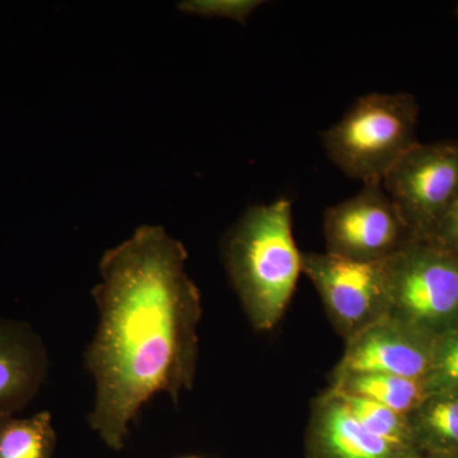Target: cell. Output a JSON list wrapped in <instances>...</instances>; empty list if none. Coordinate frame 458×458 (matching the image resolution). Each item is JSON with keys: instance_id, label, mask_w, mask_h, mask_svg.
Masks as SVG:
<instances>
[{"instance_id": "1", "label": "cell", "mask_w": 458, "mask_h": 458, "mask_svg": "<svg viewBox=\"0 0 458 458\" xmlns=\"http://www.w3.org/2000/svg\"><path fill=\"white\" fill-rule=\"evenodd\" d=\"M188 251L161 225H141L99 260L95 336L83 354L95 378L90 429L122 451L131 424L158 394L174 403L194 387L201 294L186 273Z\"/></svg>"}, {"instance_id": "2", "label": "cell", "mask_w": 458, "mask_h": 458, "mask_svg": "<svg viewBox=\"0 0 458 458\" xmlns=\"http://www.w3.org/2000/svg\"><path fill=\"white\" fill-rule=\"evenodd\" d=\"M222 260L243 312L259 333L273 330L302 273L288 199L249 208L228 229Z\"/></svg>"}, {"instance_id": "3", "label": "cell", "mask_w": 458, "mask_h": 458, "mask_svg": "<svg viewBox=\"0 0 458 458\" xmlns=\"http://www.w3.org/2000/svg\"><path fill=\"white\" fill-rule=\"evenodd\" d=\"M419 105L410 93H369L322 132L328 158L351 179L382 182L419 141Z\"/></svg>"}, {"instance_id": "4", "label": "cell", "mask_w": 458, "mask_h": 458, "mask_svg": "<svg viewBox=\"0 0 458 458\" xmlns=\"http://www.w3.org/2000/svg\"><path fill=\"white\" fill-rule=\"evenodd\" d=\"M387 315L421 333L441 336L458 324V255L427 240H411L386 260Z\"/></svg>"}, {"instance_id": "5", "label": "cell", "mask_w": 458, "mask_h": 458, "mask_svg": "<svg viewBox=\"0 0 458 458\" xmlns=\"http://www.w3.org/2000/svg\"><path fill=\"white\" fill-rule=\"evenodd\" d=\"M412 240H428L458 201V140L410 149L382 180Z\"/></svg>"}, {"instance_id": "6", "label": "cell", "mask_w": 458, "mask_h": 458, "mask_svg": "<svg viewBox=\"0 0 458 458\" xmlns=\"http://www.w3.org/2000/svg\"><path fill=\"white\" fill-rule=\"evenodd\" d=\"M302 273L318 292L328 319L344 340L387 315L386 260L361 262L306 252Z\"/></svg>"}, {"instance_id": "7", "label": "cell", "mask_w": 458, "mask_h": 458, "mask_svg": "<svg viewBox=\"0 0 458 458\" xmlns=\"http://www.w3.org/2000/svg\"><path fill=\"white\" fill-rule=\"evenodd\" d=\"M324 233L328 254L361 262L388 260L412 240L379 181L327 208Z\"/></svg>"}, {"instance_id": "8", "label": "cell", "mask_w": 458, "mask_h": 458, "mask_svg": "<svg viewBox=\"0 0 458 458\" xmlns=\"http://www.w3.org/2000/svg\"><path fill=\"white\" fill-rule=\"evenodd\" d=\"M434 337L386 315L345 342L331 377L377 373L424 381L432 367Z\"/></svg>"}, {"instance_id": "9", "label": "cell", "mask_w": 458, "mask_h": 458, "mask_svg": "<svg viewBox=\"0 0 458 458\" xmlns=\"http://www.w3.org/2000/svg\"><path fill=\"white\" fill-rule=\"evenodd\" d=\"M304 454L306 458H414L419 454L370 433L339 394L327 388L312 401Z\"/></svg>"}, {"instance_id": "10", "label": "cell", "mask_w": 458, "mask_h": 458, "mask_svg": "<svg viewBox=\"0 0 458 458\" xmlns=\"http://www.w3.org/2000/svg\"><path fill=\"white\" fill-rule=\"evenodd\" d=\"M49 354L31 325L0 318V418L22 411L40 391Z\"/></svg>"}, {"instance_id": "11", "label": "cell", "mask_w": 458, "mask_h": 458, "mask_svg": "<svg viewBox=\"0 0 458 458\" xmlns=\"http://www.w3.org/2000/svg\"><path fill=\"white\" fill-rule=\"evenodd\" d=\"M408 420L420 454L458 456V388L428 394Z\"/></svg>"}, {"instance_id": "12", "label": "cell", "mask_w": 458, "mask_h": 458, "mask_svg": "<svg viewBox=\"0 0 458 458\" xmlns=\"http://www.w3.org/2000/svg\"><path fill=\"white\" fill-rule=\"evenodd\" d=\"M328 388L337 393L364 397L405 417L414 411L428 394L424 381L377 373L331 377Z\"/></svg>"}, {"instance_id": "13", "label": "cell", "mask_w": 458, "mask_h": 458, "mask_svg": "<svg viewBox=\"0 0 458 458\" xmlns=\"http://www.w3.org/2000/svg\"><path fill=\"white\" fill-rule=\"evenodd\" d=\"M56 442L50 411L0 418V458H53Z\"/></svg>"}, {"instance_id": "14", "label": "cell", "mask_w": 458, "mask_h": 458, "mask_svg": "<svg viewBox=\"0 0 458 458\" xmlns=\"http://www.w3.org/2000/svg\"><path fill=\"white\" fill-rule=\"evenodd\" d=\"M331 390V388H330ZM334 391V390H333ZM352 415L363 424L370 433L376 434L379 438L393 443L403 450L420 454L410 430L408 417L401 415L394 410L384 405L373 403L364 397L354 394L337 393Z\"/></svg>"}, {"instance_id": "15", "label": "cell", "mask_w": 458, "mask_h": 458, "mask_svg": "<svg viewBox=\"0 0 458 458\" xmlns=\"http://www.w3.org/2000/svg\"><path fill=\"white\" fill-rule=\"evenodd\" d=\"M424 384L428 394L458 388V324L434 342L432 367Z\"/></svg>"}, {"instance_id": "16", "label": "cell", "mask_w": 458, "mask_h": 458, "mask_svg": "<svg viewBox=\"0 0 458 458\" xmlns=\"http://www.w3.org/2000/svg\"><path fill=\"white\" fill-rule=\"evenodd\" d=\"M261 4L259 0H190L181 3L180 9L200 17L229 18L246 23L247 18Z\"/></svg>"}, {"instance_id": "17", "label": "cell", "mask_w": 458, "mask_h": 458, "mask_svg": "<svg viewBox=\"0 0 458 458\" xmlns=\"http://www.w3.org/2000/svg\"><path fill=\"white\" fill-rule=\"evenodd\" d=\"M427 241L458 255V201L452 207L450 212L443 216Z\"/></svg>"}, {"instance_id": "18", "label": "cell", "mask_w": 458, "mask_h": 458, "mask_svg": "<svg viewBox=\"0 0 458 458\" xmlns=\"http://www.w3.org/2000/svg\"><path fill=\"white\" fill-rule=\"evenodd\" d=\"M414 458H458V456H451V454H419Z\"/></svg>"}, {"instance_id": "19", "label": "cell", "mask_w": 458, "mask_h": 458, "mask_svg": "<svg viewBox=\"0 0 458 458\" xmlns=\"http://www.w3.org/2000/svg\"><path fill=\"white\" fill-rule=\"evenodd\" d=\"M454 14H456V17L458 18V4H457L456 9H454Z\"/></svg>"}, {"instance_id": "20", "label": "cell", "mask_w": 458, "mask_h": 458, "mask_svg": "<svg viewBox=\"0 0 458 458\" xmlns=\"http://www.w3.org/2000/svg\"><path fill=\"white\" fill-rule=\"evenodd\" d=\"M185 458H200V457H194V456H192V457H185Z\"/></svg>"}]
</instances>
